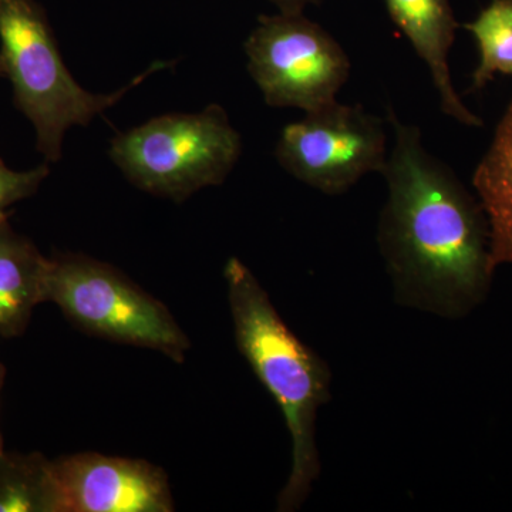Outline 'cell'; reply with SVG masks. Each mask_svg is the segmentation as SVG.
Here are the masks:
<instances>
[{
  "label": "cell",
  "mask_w": 512,
  "mask_h": 512,
  "mask_svg": "<svg viewBox=\"0 0 512 512\" xmlns=\"http://www.w3.org/2000/svg\"><path fill=\"white\" fill-rule=\"evenodd\" d=\"M394 143L383 175L387 201L379 245L397 301L460 318L484 301L494 274L490 228L480 201L431 156L419 128L393 109Z\"/></svg>",
  "instance_id": "obj_1"
},
{
  "label": "cell",
  "mask_w": 512,
  "mask_h": 512,
  "mask_svg": "<svg viewBox=\"0 0 512 512\" xmlns=\"http://www.w3.org/2000/svg\"><path fill=\"white\" fill-rule=\"evenodd\" d=\"M224 275L238 350L278 403L291 434V473L278 511H295L320 473L316 417L330 397L329 367L288 328L247 265L231 258Z\"/></svg>",
  "instance_id": "obj_2"
},
{
  "label": "cell",
  "mask_w": 512,
  "mask_h": 512,
  "mask_svg": "<svg viewBox=\"0 0 512 512\" xmlns=\"http://www.w3.org/2000/svg\"><path fill=\"white\" fill-rule=\"evenodd\" d=\"M0 40L6 77L12 80L16 107L36 128L37 150L49 163L62 157L64 133L87 126L111 109L151 73L171 63L156 62L119 92L93 94L84 90L64 66L43 9L35 0H0Z\"/></svg>",
  "instance_id": "obj_3"
},
{
  "label": "cell",
  "mask_w": 512,
  "mask_h": 512,
  "mask_svg": "<svg viewBox=\"0 0 512 512\" xmlns=\"http://www.w3.org/2000/svg\"><path fill=\"white\" fill-rule=\"evenodd\" d=\"M241 136L218 104L195 114H165L111 141L110 156L136 187L187 200L221 185L238 163Z\"/></svg>",
  "instance_id": "obj_4"
},
{
  "label": "cell",
  "mask_w": 512,
  "mask_h": 512,
  "mask_svg": "<svg viewBox=\"0 0 512 512\" xmlns=\"http://www.w3.org/2000/svg\"><path fill=\"white\" fill-rule=\"evenodd\" d=\"M46 302L97 338L156 350L183 363L191 342L171 312L113 266L84 255L50 259Z\"/></svg>",
  "instance_id": "obj_5"
},
{
  "label": "cell",
  "mask_w": 512,
  "mask_h": 512,
  "mask_svg": "<svg viewBox=\"0 0 512 512\" xmlns=\"http://www.w3.org/2000/svg\"><path fill=\"white\" fill-rule=\"evenodd\" d=\"M245 53L249 74L271 107L318 110L335 101L349 79L343 47L303 13L259 16Z\"/></svg>",
  "instance_id": "obj_6"
},
{
  "label": "cell",
  "mask_w": 512,
  "mask_h": 512,
  "mask_svg": "<svg viewBox=\"0 0 512 512\" xmlns=\"http://www.w3.org/2000/svg\"><path fill=\"white\" fill-rule=\"evenodd\" d=\"M383 121L338 100L308 111L282 130L275 156L296 180L323 194H343L387 163Z\"/></svg>",
  "instance_id": "obj_7"
},
{
  "label": "cell",
  "mask_w": 512,
  "mask_h": 512,
  "mask_svg": "<svg viewBox=\"0 0 512 512\" xmlns=\"http://www.w3.org/2000/svg\"><path fill=\"white\" fill-rule=\"evenodd\" d=\"M63 512H173L167 473L137 458L99 453L53 460Z\"/></svg>",
  "instance_id": "obj_8"
},
{
  "label": "cell",
  "mask_w": 512,
  "mask_h": 512,
  "mask_svg": "<svg viewBox=\"0 0 512 512\" xmlns=\"http://www.w3.org/2000/svg\"><path fill=\"white\" fill-rule=\"evenodd\" d=\"M397 28L402 30L420 59L429 67L448 117L468 127H481L483 120L460 99L451 80L448 53L456 37L457 22L450 0H384Z\"/></svg>",
  "instance_id": "obj_9"
},
{
  "label": "cell",
  "mask_w": 512,
  "mask_h": 512,
  "mask_svg": "<svg viewBox=\"0 0 512 512\" xmlns=\"http://www.w3.org/2000/svg\"><path fill=\"white\" fill-rule=\"evenodd\" d=\"M50 259L28 238L0 222V336L16 338L29 326L39 303L46 302Z\"/></svg>",
  "instance_id": "obj_10"
},
{
  "label": "cell",
  "mask_w": 512,
  "mask_h": 512,
  "mask_svg": "<svg viewBox=\"0 0 512 512\" xmlns=\"http://www.w3.org/2000/svg\"><path fill=\"white\" fill-rule=\"evenodd\" d=\"M490 228L494 269L512 264V101L473 178Z\"/></svg>",
  "instance_id": "obj_11"
},
{
  "label": "cell",
  "mask_w": 512,
  "mask_h": 512,
  "mask_svg": "<svg viewBox=\"0 0 512 512\" xmlns=\"http://www.w3.org/2000/svg\"><path fill=\"white\" fill-rule=\"evenodd\" d=\"M0 512H63L53 460L40 453L3 451Z\"/></svg>",
  "instance_id": "obj_12"
},
{
  "label": "cell",
  "mask_w": 512,
  "mask_h": 512,
  "mask_svg": "<svg viewBox=\"0 0 512 512\" xmlns=\"http://www.w3.org/2000/svg\"><path fill=\"white\" fill-rule=\"evenodd\" d=\"M464 28L476 39L480 64L473 89H483L495 74H512V0H493Z\"/></svg>",
  "instance_id": "obj_13"
},
{
  "label": "cell",
  "mask_w": 512,
  "mask_h": 512,
  "mask_svg": "<svg viewBox=\"0 0 512 512\" xmlns=\"http://www.w3.org/2000/svg\"><path fill=\"white\" fill-rule=\"evenodd\" d=\"M49 175V167L40 165L35 170L13 171L0 160V222L8 220V208L16 202L32 197Z\"/></svg>",
  "instance_id": "obj_14"
},
{
  "label": "cell",
  "mask_w": 512,
  "mask_h": 512,
  "mask_svg": "<svg viewBox=\"0 0 512 512\" xmlns=\"http://www.w3.org/2000/svg\"><path fill=\"white\" fill-rule=\"evenodd\" d=\"M281 13H303L306 6L318 5L320 0H269Z\"/></svg>",
  "instance_id": "obj_15"
},
{
  "label": "cell",
  "mask_w": 512,
  "mask_h": 512,
  "mask_svg": "<svg viewBox=\"0 0 512 512\" xmlns=\"http://www.w3.org/2000/svg\"><path fill=\"white\" fill-rule=\"evenodd\" d=\"M5 379H6V367L3 366L2 363H0V392H2V387H3V384H5ZM3 451H5V448H3V440H2V436H0V454H2Z\"/></svg>",
  "instance_id": "obj_16"
},
{
  "label": "cell",
  "mask_w": 512,
  "mask_h": 512,
  "mask_svg": "<svg viewBox=\"0 0 512 512\" xmlns=\"http://www.w3.org/2000/svg\"><path fill=\"white\" fill-rule=\"evenodd\" d=\"M0 77H6L5 63H3L2 56H0Z\"/></svg>",
  "instance_id": "obj_17"
}]
</instances>
